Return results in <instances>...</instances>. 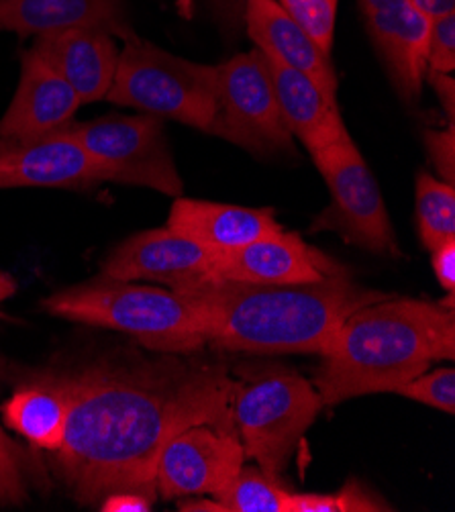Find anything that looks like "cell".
Segmentation results:
<instances>
[{
	"label": "cell",
	"mask_w": 455,
	"mask_h": 512,
	"mask_svg": "<svg viewBox=\"0 0 455 512\" xmlns=\"http://www.w3.org/2000/svg\"><path fill=\"white\" fill-rule=\"evenodd\" d=\"M247 33L268 58L305 74L329 100L337 102V76L329 54L302 31L276 0H247Z\"/></svg>",
	"instance_id": "cell-17"
},
{
	"label": "cell",
	"mask_w": 455,
	"mask_h": 512,
	"mask_svg": "<svg viewBox=\"0 0 455 512\" xmlns=\"http://www.w3.org/2000/svg\"><path fill=\"white\" fill-rule=\"evenodd\" d=\"M80 105L74 88L33 51H27L17 92L9 111L0 119V139H33L64 129L72 123Z\"/></svg>",
	"instance_id": "cell-15"
},
{
	"label": "cell",
	"mask_w": 455,
	"mask_h": 512,
	"mask_svg": "<svg viewBox=\"0 0 455 512\" xmlns=\"http://www.w3.org/2000/svg\"><path fill=\"white\" fill-rule=\"evenodd\" d=\"M264 58L280 115L290 135L300 139V143L311 153L339 141L347 129L341 121L337 102L329 100L305 74L284 66L274 58H268L266 54Z\"/></svg>",
	"instance_id": "cell-19"
},
{
	"label": "cell",
	"mask_w": 455,
	"mask_h": 512,
	"mask_svg": "<svg viewBox=\"0 0 455 512\" xmlns=\"http://www.w3.org/2000/svg\"><path fill=\"white\" fill-rule=\"evenodd\" d=\"M392 510L364 486L349 482L337 494H290L288 512H372Z\"/></svg>",
	"instance_id": "cell-24"
},
{
	"label": "cell",
	"mask_w": 455,
	"mask_h": 512,
	"mask_svg": "<svg viewBox=\"0 0 455 512\" xmlns=\"http://www.w3.org/2000/svg\"><path fill=\"white\" fill-rule=\"evenodd\" d=\"M417 223L425 249L455 241V188L423 172L417 178Z\"/></svg>",
	"instance_id": "cell-22"
},
{
	"label": "cell",
	"mask_w": 455,
	"mask_h": 512,
	"mask_svg": "<svg viewBox=\"0 0 455 512\" xmlns=\"http://www.w3.org/2000/svg\"><path fill=\"white\" fill-rule=\"evenodd\" d=\"M31 51L74 88L82 105L107 98L119 62L109 31L78 27L37 35Z\"/></svg>",
	"instance_id": "cell-14"
},
{
	"label": "cell",
	"mask_w": 455,
	"mask_h": 512,
	"mask_svg": "<svg viewBox=\"0 0 455 512\" xmlns=\"http://www.w3.org/2000/svg\"><path fill=\"white\" fill-rule=\"evenodd\" d=\"M366 25L398 94L415 102L427 76L431 17L411 3H402L366 15Z\"/></svg>",
	"instance_id": "cell-18"
},
{
	"label": "cell",
	"mask_w": 455,
	"mask_h": 512,
	"mask_svg": "<svg viewBox=\"0 0 455 512\" xmlns=\"http://www.w3.org/2000/svg\"><path fill=\"white\" fill-rule=\"evenodd\" d=\"M280 7L325 54H331L337 0H280Z\"/></svg>",
	"instance_id": "cell-25"
},
{
	"label": "cell",
	"mask_w": 455,
	"mask_h": 512,
	"mask_svg": "<svg viewBox=\"0 0 455 512\" xmlns=\"http://www.w3.org/2000/svg\"><path fill=\"white\" fill-rule=\"evenodd\" d=\"M166 227L215 255L276 237L284 231L270 209H245L182 196L174 200Z\"/></svg>",
	"instance_id": "cell-16"
},
{
	"label": "cell",
	"mask_w": 455,
	"mask_h": 512,
	"mask_svg": "<svg viewBox=\"0 0 455 512\" xmlns=\"http://www.w3.org/2000/svg\"><path fill=\"white\" fill-rule=\"evenodd\" d=\"M151 498L143 496V494H135V492H121V494H113L109 496L103 504H100V510L107 512H145L151 510Z\"/></svg>",
	"instance_id": "cell-31"
},
{
	"label": "cell",
	"mask_w": 455,
	"mask_h": 512,
	"mask_svg": "<svg viewBox=\"0 0 455 512\" xmlns=\"http://www.w3.org/2000/svg\"><path fill=\"white\" fill-rule=\"evenodd\" d=\"M41 306L66 321L127 333L151 351L190 355L207 345L190 302L174 290L100 274L47 296Z\"/></svg>",
	"instance_id": "cell-4"
},
{
	"label": "cell",
	"mask_w": 455,
	"mask_h": 512,
	"mask_svg": "<svg viewBox=\"0 0 455 512\" xmlns=\"http://www.w3.org/2000/svg\"><path fill=\"white\" fill-rule=\"evenodd\" d=\"M311 156L333 196V204L313 229L337 231L349 243L372 253L400 255L378 182L349 133Z\"/></svg>",
	"instance_id": "cell-8"
},
{
	"label": "cell",
	"mask_w": 455,
	"mask_h": 512,
	"mask_svg": "<svg viewBox=\"0 0 455 512\" xmlns=\"http://www.w3.org/2000/svg\"><path fill=\"white\" fill-rule=\"evenodd\" d=\"M88 151L103 182L145 186L180 198L184 182L176 170L164 119L156 115H107L88 123H68Z\"/></svg>",
	"instance_id": "cell-7"
},
{
	"label": "cell",
	"mask_w": 455,
	"mask_h": 512,
	"mask_svg": "<svg viewBox=\"0 0 455 512\" xmlns=\"http://www.w3.org/2000/svg\"><path fill=\"white\" fill-rule=\"evenodd\" d=\"M433 88L437 90L439 94V100L441 105L445 107L447 111V117H449V123L453 125V115H455V86H453V78L449 74H427L425 76Z\"/></svg>",
	"instance_id": "cell-32"
},
{
	"label": "cell",
	"mask_w": 455,
	"mask_h": 512,
	"mask_svg": "<svg viewBox=\"0 0 455 512\" xmlns=\"http://www.w3.org/2000/svg\"><path fill=\"white\" fill-rule=\"evenodd\" d=\"M215 253L164 229L137 233L117 245L103 264V276L115 280H154L184 292L213 280Z\"/></svg>",
	"instance_id": "cell-11"
},
{
	"label": "cell",
	"mask_w": 455,
	"mask_h": 512,
	"mask_svg": "<svg viewBox=\"0 0 455 512\" xmlns=\"http://www.w3.org/2000/svg\"><path fill=\"white\" fill-rule=\"evenodd\" d=\"M123 41L107 100L209 133L217 113V66L178 58L135 33Z\"/></svg>",
	"instance_id": "cell-6"
},
{
	"label": "cell",
	"mask_w": 455,
	"mask_h": 512,
	"mask_svg": "<svg viewBox=\"0 0 455 512\" xmlns=\"http://www.w3.org/2000/svg\"><path fill=\"white\" fill-rule=\"evenodd\" d=\"M70 413L56 472L86 506L135 492L156 498L164 447L192 425L235 429L231 370L207 357L103 360L68 374Z\"/></svg>",
	"instance_id": "cell-1"
},
{
	"label": "cell",
	"mask_w": 455,
	"mask_h": 512,
	"mask_svg": "<svg viewBox=\"0 0 455 512\" xmlns=\"http://www.w3.org/2000/svg\"><path fill=\"white\" fill-rule=\"evenodd\" d=\"M217 15L221 19H225L227 23L235 25L243 19V13H245V3L247 0H211Z\"/></svg>",
	"instance_id": "cell-33"
},
{
	"label": "cell",
	"mask_w": 455,
	"mask_h": 512,
	"mask_svg": "<svg viewBox=\"0 0 455 512\" xmlns=\"http://www.w3.org/2000/svg\"><path fill=\"white\" fill-rule=\"evenodd\" d=\"M251 153H294L260 49L217 66V113L209 129Z\"/></svg>",
	"instance_id": "cell-9"
},
{
	"label": "cell",
	"mask_w": 455,
	"mask_h": 512,
	"mask_svg": "<svg viewBox=\"0 0 455 512\" xmlns=\"http://www.w3.org/2000/svg\"><path fill=\"white\" fill-rule=\"evenodd\" d=\"M70 413L68 376H47L15 390L5 402L7 427L45 451H58Z\"/></svg>",
	"instance_id": "cell-21"
},
{
	"label": "cell",
	"mask_w": 455,
	"mask_h": 512,
	"mask_svg": "<svg viewBox=\"0 0 455 512\" xmlns=\"http://www.w3.org/2000/svg\"><path fill=\"white\" fill-rule=\"evenodd\" d=\"M431 253H433V272H435L441 288H445L449 294H453V290H455V241H447V243L439 245L437 249H433Z\"/></svg>",
	"instance_id": "cell-30"
},
{
	"label": "cell",
	"mask_w": 455,
	"mask_h": 512,
	"mask_svg": "<svg viewBox=\"0 0 455 512\" xmlns=\"http://www.w3.org/2000/svg\"><path fill=\"white\" fill-rule=\"evenodd\" d=\"M182 294L207 343L245 353H323L343 321L390 294L366 288L347 270L319 282L245 284L209 280Z\"/></svg>",
	"instance_id": "cell-2"
},
{
	"label": "cell",
	"mask_w": 455,
	"mask_h": 512,
	"mask_svg": "<svg viewBox=\"0 0 455 512\" xmlns=\"http://www.w3.org/2000/svg\"><path fill=\"white\" fill-rule=\"evenodd\" d=\"M409 3L431 19L455 13V0H409Z\"/></svg>",
	"instance_id": "cell-34"
},
{
	"label": "cell",
	"mask_w": 455,
	"mask_h": 512,
	"mask_svg": "<svg viewBox=\"0 0 455 512\" xmlns=\"http://www.w3.org/2000/svg\"><path fill=\"white\" fill-rule=\"evenodd\" d=\"M0 451H7V453L17 455V447L11 443V439L3 431H0Z\"/></svg>",
	"instance_id": "cell-37"
},
{
	"label": "cell",
	"mask_w": 455,
	"mask_h": 512,
	"mask_svg": "<svg viewBox=\"0 0 455 512\" xmlns=\"http://www.w3.org/2000/svg\"><path fill=\"white\" fill-rule=\"evenodd\" d=\"M245 462L237 429L217 425H192L180 431L164 447L156 492L164 498L223 494Z\"/></svg>",
	"instance_id": "cell-10"
},
{
	"label": "cell",
	"mask_w": 455,
	"mask_h": 512,
	"mask_svg": "<svg viewBox=\"0 0 455 512\" xmlns=\"http://www.w3.org/2000/svg\"><path fill=\"white\" fill-rule=\"evenodd\" d=\"M402 3H409V0H360L364 15H372L376 11H384V9L402 5Z\"/></svg>",
	"instance_id": "cell-35"
},
{
	"label": "cell",
	"mask_w": 455,
	"mask_h": 512,
	"mask_svg": "<svg viewBox=\"0 0 455 512\" xmlns=\"http://www.w3.org/2000/svg\"><path fill=\"white\" fill-rule=\"evenodd\" d=\"M398 394L411 400L429 404L447 415L455 413V372L453 368H441L435 372H423L409 384H404Z\"/></svg>",
	"instance_id": "cell-26"
},
{
	"label": "cell",
	"mask_w": 455,
	"mask_h": 512,
	"mask_svg": "<svg viewBox=\"0 0 455 512\" xmlns=\"http://www.w3.org/2000/svg\"><path fill=\"white\" fill-rule=\"evenodd\" d=\"M15 292H17L15 280H13L7 272L0 270V302H5V300L11 298Z\"/></svg>",
	"instance_id": "cell-36"
},
{
	"label": "cell",
	"mask_w": 455,
	"mask_h": 512,
	"mask_svg": "<svg viewBox=\"0 0 455 512\" xmlns=\"http://www.w3.org/2000/svg\"><path fill=\"white\" fill-rule=\"evenodd\" d=\"M96 184L103 174L68 125L33 139H0V190Z\"/></svg>",
	"instance_id": "cell-12"
},
{
	"label": "cell",
	"mask_w": 455,
	"mask_h": 512,
	"mask_svg": "<svg viewBox=\"0 0 455 512\" xmlns=\"http://www.w3.org/2000/svg\"><path fill=\"white\" fill-rule=\"evenodd\" d=\"M233 398V423L247 459L280 478L302 435L319 417L323 400L296 370L268 364L241 368Z\"/></svg>",
	"instance_id": "cell-5"
},
{
	"label": "cell",
	"mask_w": 455,
	"mask_h": 512,
	"mask_svg": "<svg viewBox=\"0 0 455 512\" xmlns=\"http://www.w3.org/2000/svg\"><path fill=\"white\" fill-rule=\"evenodd\" d=\"M315 388L323 406L394 392L455 357L453 294L447 302L392 298L351 313L321 353Z\"/></svg>",
	"instance_id": "cell-3"
},
{
	"label": "cell",
	"mask_w": 455,
	"mask_h": 512,
	"mask_svg": "<svg viewBox=\"0 0 455 512\" xmlns=\"http://www.w3.org/2000/svg\"><path fill=\"white\" fill-rule=\"evenodd\" d=\"M323 251L307 245L296 233L282 231L229 253L215 255L213 280L245 284L319 282L343 272Z\"/></svg>",
	"instance_id": "cell-13"
},
{
	"label": "cell",
	"mask_w": 455,
	"mask_h": 512,
	"mask_svg": "<svg viewBox=\"0 0 455 512\" xmlns=\"http://www.w3.org/2000/svg\"><path fill=\"white\" fill-rule=\"evenodd\" d=\"M425 143L429 149L431 162L435 164L439 176L443 182L453 184L455 182V133L453 125L449 123V129L445 131H427Z\"/></svg>",
	"instance_id": "cell-28"
},
{
	"label": "cell",
	"mask_w": 455,
	"mask_h": 512,
	"mask_svg": "<svg viewBox=\"0 0 455 512\" xmlns=\"http://www.w3.org/2000/svg\"><path fill=\"white\" fill-rule=\"evenodd\" d=\"M25 498L27 490L17 466V455L0 451V506L21 504Z\"/></svg>",
	"instance_id": "cell-29"
},
{
	"label": "cell",
	"mask_w": 455,
	"mask_h": 512,
	"mask_svg": "<svg viewBox=\"0 0 455 512\" xmlns=\"http://www.w3.org/2000/svg\"><path fill=\"white\" fill-rule=\"evenodd\" d=\"M455 68V13L431 19L427 74H451Z\"/></svg>",
	"instance_id": "cell-27"
},
{
	"label": "cell",
	"mask_w": 455,
	"mask_h": 512,
	"mask_svg": "<svg viewBox=\"0 0 455 512\" xmlns=\"http://www.w3.org/2000/svg\"><path fill=\"white\" fill-rule=\"evenodd\" d=\"M290 494L278 478L258 468H241L215 502L219 512H288Z\"/></svg>",
	"instance_id": "cell-23"
},
{
	"label": "cell",
	"mask_w": 455,
	"mask_h": 512,
	"mask_svg": "<svg viewBox=\"0 0 455 512\" xmlns=\"http://www.w3.org/2000/svg\"><path fill=\"white\" fill-rule=\"evenodd\" d=\"M78 27L119 37L133 33L125 23L121 0H0V31L45 35Z\"/></svg>",
	"instance_id": "cell-20"
}]
</instances>
